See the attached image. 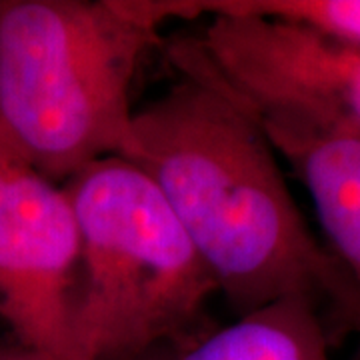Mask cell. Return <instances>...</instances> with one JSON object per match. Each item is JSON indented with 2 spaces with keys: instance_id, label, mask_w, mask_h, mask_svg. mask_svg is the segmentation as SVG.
Instances as JSON below:
<instances>
[{
  "instance_id": "6da1fadb",
  "label": "cell",
  "mask_w": 360,
  "mask_h": 360,
  "mask_svg": "<svg viewBox=\"0 0 360 360\" xmlns=\"http://www.w3.org/2000/svg\"><path fill=\"white\" fill-rule=\"evenodd\" d=\"M180 75L134 112L127 160L155 182L238 316L304 298L333 340L359 333V290L310 232L266 134L214 82Z\"/></svg>"
},
{
  "instance_id": "7a4b0ae2",
  "label": "cell",
  "mask_w": 360,
  "mask_h": 360,
  "mask_svg": "<svg viewBox=\"0 0 360 360\" xmlns=\"http://www.w3.org/2000/svg\"><path fill=\"white\" fill-rule=\"evenodd\" d=\"M158 0H0V139L54 182L136 150L130 89Z\"/></svg>"
},
{
  "instance_id": "3957f363",
  "label": "cell",
  "mask_w": 360,
  "mask_h": 360,
  "mask_svg": "<svg viewBox=\"0 0 360 360\" xmlns=\"http://www.w3.org/2000/svg\"><path fill=\"white\" fill-rule=\"evenodd\" d=\"M63 184L80 236L75 359L136 360L196 336L219 286L150 176L106 156Z\"/></svg>"
},
{
  "instance_id": "277c9868",
  "label": "cell",
  "mask_w": 360,
  "mask_h": 360,
  "mask_svg": "<svg viewBox=\"0 0 360 360\" xmlns=\"http://www.w3.org/2000/svg\"><path fill=\"white\" fill-rule=\"evenodd\" d=\"M176 70L210 78L250 103L274 104L360 129V46L307 26L214 14L170 44Z\"/></svg>"
},
{
  "instance_id": "5b68a950",
  "label": "cell",
  "mask_w": 360,
  "mask_h": 360,
  "mask_svg": "<svg viewBox=\"0 0 360 360\" xmlns=\"http://www.w3.org/2000/svg\"><path fill=\"white\" fill-rule=\"evenodd\" d=\"M80 236L65 184L0 139V322L8 335L75 359L70 312Z\"/></svg>"
},
{
  "instance_id": "8992f818",
  "label": "cell",
  "mask_w": 360,
  "mask_h": 360,
  "mask_svg": "<svg viewBox=\"0 0 360 360\" xmlns=\"http://www.w3.org/2000/svg\"><path fill=\"white\" fill-rule=\"evenodd\" d=\"M224 92L245 106L266 134L276 155L295 168L314 202L322 231L330 245L328 250L347 270L360 295L359 127L284 106L250 103L229 90Z\"/></svg>"
},
{
  "instance_id": "52a82bcc",
  "label": "cell",
  "mask_w": 360,
  "mask_h": 360,
  "mask_svg": "<svg viewBox=\"0 0 360 360\" xmlns=\"http://www.w3.org/2000/svg\"><path fill=\"white\" fill-rule=\"evenodd\" d=\"M333 338L316 304L286 298L136 360H333Z\"/></svg>"
},
{
  "instance_id": "ba28073f",
  "label": "cell",
  "mask_w": 360,
  "mask_h": 360,
  "mask_svg": "<svg viewBox=\"0 0 360 360\" xmlns=\"http://www.w3.org/2000/svg\"><path fill=\"white\" fill-rule=\"evenodd\" d=\"M168 18L246 14L307 26L360 46V0H160Z\"/></svg>"
},
{
  "instance_id": "9c48e42d",
  "label": "cell",
  "mask_w": 360,
  "mask_h": 360,
  "mask_svg": "<svg viewBox=\"0 0 360 360\" xmlns=\"http://www.w3.org/2000/svg\"><path fill=\"white\" fill-rule=\"evenodd\" d=\"M0 360H63L54 356L46 350H40L37 347H30L22 340L6 336L0 340Z\"/></svg>"
},
{
  "instance_id": "30bf717a",
  "label": "cell",
  "mask_w": 360,
  "mask_h": 360,
  "mask_svg": "<svg viewBox=\"0 0 360 360\" xmlns=\"http://www.w3.org/2000/svg\"><path fill=\"white\" fill-rule=\"evenodd\" d=\"M356 335L360 336V330H359V333H356ZM356 360H360V347H359V354H356Z\"/></svg>"
}]
</instances>
